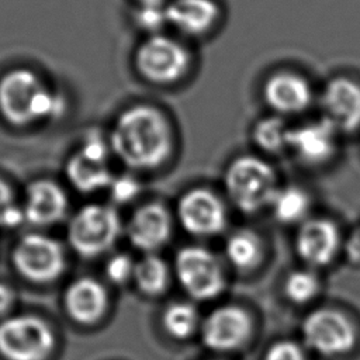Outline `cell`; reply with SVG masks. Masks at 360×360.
Instances as JSON below:
<instances>
[{"mask_svg":"<svg viewBox=\"0 0 360 360\" xmlns=\"http://www.w3.org/2000/svg\"><path fill=\"white\" fill-rule=\"evenodd\" d=\"M134 273H135V263L127 255L112 256L105 266L107 277L110 278V281L115 284H122L128 281L131 277H134Z\"/></svg>","mask_w":360,"mask_h":360,"instance_id":"obj_29","label":"cell"},{"mask_svg":"<svg viewBox=\"0 0 360 360\" xmlns=\"http://www.w3.org/2000/svg\"><path fill=\"white\" fill-rule=\"evenodd\" d=\"M262 96L271 112L281 117L302 114L315 100L311 82L304 75L290 69L269 75L263 83Z\"/></svg>","mask_w":360,"mask_h":360,"instance_id":"obj_10","label":"cell"},{"mask_svg":"<svg viewBox=\"0 0 360 360\" xmlns=\"http://www.w3.org/2000/svg\"><path fill=\"white\" fill-rule=\"evenodd\" d=\"M139 4H159L163 6L165 0H136Z\"/></svg>","mask_w":360,"mask_h":360,"instance_id":"obj_34","label":"cell"},{"mask_svg":"<svg viewBox=\"0 0 360 360\" xmlns=\"http://www.w3.org/2000/svg\"><path fill=\"white\" fill-rule=\"evenodd\" d=\"M66 208V194L53 181L38 180L28 186L22 210L30 224L37 226L52 225L65 217Z\"/></svg>","mask_w":360,"mask_h":360,"instance_id":"obj_18","label":"cell"},{"mask_svg":"<svg viewBox=\"0 0 360 360\" xmlns=\"http://www.w3.org/2000/svg\"><path fill=\"white\" fill-rule=\"evenodd\" d=\"M105 288L96 280L82 277L73 281L65 294V307L68 314L80 323H93L98 321L107 308Z\"/></svg>","mask_w":360,"mask_h":360,"instance_id":"obj_19","label":"cell"},{"mask_svg":"<svg viewBox=\"0 0 360 360\" xmlns=\"http://www.w3.org/2000/svg\"><path fill=\"white\" fill-rule=\"evenodd\" d=\"M349 256L353 260H360V231H357L352 240H350V249H349Z\"/></svg>","mask_w":360,"mask_h":360,"instance_id":"obj_33","label":"cell"},{"mask_svg":"<svg viewBox=\"0 0 360 360\" xmlns=\"http://www.w3.org/2000/svg\"><path fill=\"white\" fill-rule=\"evenodd\" d=\"M170 232V215L163 205L156 202L138 208L127 225L129 242L148 253L162 248L169 240Z\"/></svg>","mask_w":360,"mask_h":360,"instance_id":"obj_17","label":"cell"},{"mask_svg":"<svg viewBox=\"0 0 360 360\" xmlns=\"http://www.w3.org/2000/svg\"><path fill=\"white\" fill-rule=\"evenodd\" d=\"M135 60L145 79L155 83H172L187 72L190 55L179 41L153 34L138 48Z\"/></svg>","mask_w":360,"mask_h":360,"instance_id":"obj_9","label":"cell"},{"mask_svg":"<svg viewBox=\"0 0 360 360\" xmlns=\"http://www.w3.org/2000/svg\"><path fill=\"white\" fill-rule=\"evenodd\" d=\"M111 198L115 202H128L134 200L139 193V184L138 181L131 176H120L114 177L108 186Z\"/></svg>","mask_w":360,"mask_h":360,"instance_id":"obj_30","label":"cell"},{"mask_svg":"<svg viewBox=\"0 0 360 360\" xmlns=\"http://www.w3.org/2000/svg\"><path fill=\"white\" fill-rule=\"evenodd\" d=\"M177 214L184 229L197 236L217 235L226 224V211L222 201L204 188L186 193L179 201Z\"/></svg>","mask_w":360,"mask_h":360,"instance_id":"obj_15","label":"cell"},{"mask_svg":"<svg viewBox=\"0 0 360 360\" xmlns=\"http://www.w3.org/2000/svg\"><path fill=\"white\" fill-rule=\"evenodd\" d=\"M291 128L284 117L270 112L255 124L252 131L253 142L266 153H281L288 149Z\"/></svg>","mask_w":360,"mask_h":360,"instance_id":"obj_21","label":"cell"},{"mask_svg":"<svg viewBox=\"0 0 360 360\" xmlns=\"http://www.w3.org/2000/svg\"><path fill=\"white\" fill-rule=\"evenodd\" d=\"M66 176L72 186L83 193L108 187L114 177L108 167L107 143L97 135L87 136L82 148L69 159Z\"/></svg>","mask_w":360,"mask_h":360,"instance_id":"obj_11","label":"cell"},{"mask_svg":"<svg viewBox=\"0 0 360 360\" xmlns=\"http://www.w3.org/2000/svg\"><path fill=\"white\" fill-rule=\"evenodd\" d=\"M24 219V210L17 202L13 190L0 180V228H15Z\"/></svg>","mask_w":360,"mask_h":360,"instance_id":"obj_27","label":"cell"},{"mask_svg":"<svg viewBox=\"0 0 360 360\" xmlns=\"http://www.w3.org/2000/svg\"><path fill=\"white\" fill-rule=\"evenodd\" d=\"M111 146L127 166L155 169L170 155V125L163 112L155 107L134 105L117 118L111 132Z\"/></svg>","mask_w":360,"mask_h":360,"instance_id":"obj_1","label":"cell"},{"mask_svg":"<svg viewBox=\"0 0 360 360\" xmlns=\"http://www.w3.org/2000/svg\"><path fill=\"white\" fill-rule=\"evenodd\" d=\"M311 201L308 194L295 186H287L277 188L270 208L276 217L283 224L304 222L308 215Z\"/></svg>","mask_w":360,"mask_h":360,"instance_id":"obj_22","label":"cell"},{"mask_svg":"<svg viewBox=\"0 0 360 360\" xmlns=\"http://www.w3.org/2000/svg\"><path fill=\"white\" fill-rule=\"evenodd\" d=\"M167 21L187 35H201L214 27L219 8L214 0H173L167 7Z\"/></svg>","mask_w":360,"mask_h":360,"instance_id":"obj_20","label":"cell"},{"mask_svg":"<svg viewBox=\"0 0 360 360\" xmlns=\"http://www.w3.org/2000/svg\"><path fill=\"white\" fill-rule=\"evenodd\" d=\"M252 333L249 314L238 305L214 309L204 321L201 335L205 346L217 352H231L243 346Z\"/></svg>","mask_w":360,"mask_h":360,"instance_id":"obj_14","label":"cell"},{"mask_svg":"<svg viewBox=\"0 0 360 360\" xmlns=\"http://www.w3.org/2000/svg\"><path fill=\"white\" fill-rule=\"evenodd\" d=\"M301 333L304 343L322 356L345 354L356 343L352 321L335 308H319L307 315Z\"/></svg>","mask_w":360,"mask_h":360,"instance_id":"obj_6","label":"cell"},{"mask_svg":"<svg viewBox=\"0 0 360 360\" xmlns=\"http://www.w3.org/2000/svg\"><path fill=\"white\" fill-rule=\"evenodd\" d=\"M121 233V221L114 208L90 204L79 210L69 225V242L86 257L107 252Z\"/></svg>","mask_w":360,"mask_h":360,"instance_id":"obj_5","label":"cell"},{"mask_svg":"<svg viewBox=\"0 0 360 360\" xmlns=\"http://www.w3.org/2000/svg\"><path fill=\"white\" fill-rule=\"evenodd\" d=\"M263 360H307L302 347L292 340H278L264 353Z\"/></svg>","mask_w":360,"mask_h":360,"instance_id":"obj_31","label":"cell"},{"mask_svg":"<svg viewBox=\"0 0 360 360\" xmlns=\"http://www.w3.org/2000/svg\"><path fill=\"white\" fill-rule=\"evenodd\" d=\"M225 188L233 205L253 214L271 204L277 191V176L263 158L243 155L233 159L225 172Z\"/></svg>","mask_w":360,"mask_h":360,"instance_id":"obj_3","label":"cell"},{"mask_svg":"<svg viewBox=\"0 0 360 360\" xmlns=\"http://www.w3.org/2000/svg\"><path fill=\"white\" fill-rule=\"evenodd\" d=\"M135 22L145 31L156 32L169 22L166 7L159 4H139L135 11Z\"/></svg>","mask_w":360,"mask_h":360,"instance_id":"obj_28","label":"cell"},{"mask_svg":"<svg viewBox=\"0 0 360 360\" xmlns=\"http://www.w3.org/2000/svg\"><path fill=\"white\" fill-rule=\"evenodd\" d=\"M174 269L180 284L193 298H215L225 287L224 270L208 249L200 246L181 249L176 256Z\"/></svg>","mask_w":360,"mask_h":360,"instance_id":"obj_7","label":"cell"},{"mask_svg":"<svg viewBox=\"0 0 360 360\" xmlns=\"http://www.w3.org/2000/svg\"><path fill=\"white\" fill-rule=\"evenodd\" d=\"M65 100L30 69H14L0 79V112L13 125L24 127L65 111Z\"/></svg>","mask_w":360,"mask_h":360,"instance_id":"obj_2","label":"cell"},{"mask_svg":"<svg viewBox=\"0 0 360 360\" xmlns=\"http://www.w3.org/2000/svg\"><path fill=\"white\" fill-rule=\"evenodd\" d=\"M13 260L22 277L41 284L56 280L66 266L62 246L41 233H28L21 238L13 252Z\"/></svg>","mask_w":360,"mask_h":360,"instance_id":"obj_8","label":"cell"},{"mask_svg":"<svg viewBox=\"0 0 360 360\" xmlns=\"http://www.w3.org/2000/svg\"><path fill=\"white\" fill-rule=\"evenodd\" d=\"M225 253L229 263L238 270H252L262 260L260 239L250 231L232 233L225 243Z\"/></svg>","mask_w":360,"mask_h":360,"instance_id":"obj_23","label":"cell"},{"mask_svg":"<svg viewBox=\"0 0 360 360\" xmlns=\"http://www.w3.org/2000/svg\"><path fill=\"white\" fill-rule=\"evenodd\" d=\"M340 233L338 226L326 218L305 219L295 236L298 256L311 266H326L338 255Z\"/></svg>","mask_w":360,"mask_h":360,"instance_id":"obj_16","label":"cell"},{"mask_svg":"<svg viewBox=\"0 0 360 360\" xmlns=\"http://www.w3.org/2000/svg\"><path fill=\"white\" fill-rule=\"evenodd\" d=\"M134 280L143 294L159 295L169 284L167 264L160 257L149 253L135 263Z\"/></svg>","mask_w":360,"mask_h":360,"instance_id":"obj_24","label":"cell"},{"mask_svg":"<svg viewBox=\"0 0 360 360\" xmlns=\"http://www.w3.org/2000/svg\"><path fill=\"white\" fill-rule=\"evenodd\" d=\"M285 297L298 305L312 301L321 290V281L318 276L309 270L291 271L284 280Z\"/></svg>","mask_w":360,"mask_h":360,"instance_id":"obj_26","label":"cell"},{"mask_svg":"<svg viewBox=\"0 0 360 360\" xmlns=\"http://www.w3.org/2000/svg\"><path fill=\"white\" fill-rule=\"evenodd\" d=\"M339 129L325 117L291 128L288 150L305 165L328 163L339 148Z\"/></svg>","mask_w":360,"mask_h":360,"instance_id":"obj_13","label":"cell"},{"mask_svg":"<svg viewBox=\"0 0 360 360\" xmlns=\"http://www.w3.org/2000/svg\"><path fill=\"white\" fill-rule=\"evenodd\" d=\"M13 301H14L13 290L7 284L0 283V315L7 312L11 308Z\"/></svg>","mask_w":360,"mask_h":360,"instance_id":"obj_32","label":"cell"},{"mask_svg":"<svg viewBox=\"0 0 360 360\" xmlns=\"http://www.w3.org/2000/svg\"><path fill=\"white\" fill-rule=\"evenodd\" d=\"M198 312L188 302L170 304L163 314L165 329L177 339L188 338L197 328Z\"/></svg>","mask_w":360,"mask_h":360,"instance_id":"obj_25","label":"cell"},{"mask_svg":"<svg viewBox=\"0 0 360 360\" xmlns=\"http://www.w3.org/2000/svg\"><path fill=\"white\" fill-rule=\"evenodd\" d=\"M55 347L51 326L32 315L0 322V356L6 360H46Z\"/></svg>","mask_w":360,"mask_h":360,"instance_id":"obj_4","label":"cell"},{"mask_svg":"<svg viewBox=\"0 0 360 360\" xmlns=\"http://www.w3.org/2000/svg\"><path fill=\"white\" fill-rule=\"evenodd\" d=\"M319 105L322 117L339 132H353L360 128V82L350 76H335L326 82Z\"/></svg>","mask_w":360,"mask_h":360,"instance_id":"obj_12","label":"cell"}]
</instances>
